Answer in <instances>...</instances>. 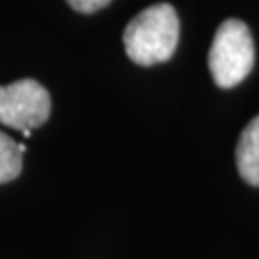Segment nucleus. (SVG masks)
Masks as SVG:
<instances>
[{
	"mask_svg": "<svg viewBox=\"0 0 259 259\" xmlns=\"http://www.w3.org/2000/svg\"><path fill=\"white\" fill-rule=\"evenodd\" d=\"M179 42V16L171 4H154L131 19L123 45L135 64L156 65L167 62Z\"/></svg>",
	"mask_w": 259,
	"mask_h": 259,
	"instance_id": "f257e3e1",
	"label": "nucleus"
},
{
	"mask_svg": "<svg viewBox=\"0 0 259 259\" xmlns=\"http://www.w3.org/2000/svg\"><path fill=\"white\" fill-rule=\"evenodd\" d=\"M255 62V48L248 25L240 19L223 21L213 37L207 64L213 81L221 89L242 83Z\"/></svg>",
	"mask_w": 259,
	"mask_h": 259,
	"instance_id": "f03ea898",
	"label": "nucleus"
},
{
	"mask_svg": "<svg viewBox=\"0 0 259 259\" xmlns=\"http://www.w3.org/2000/svg\"><path fill=\"white\" fill-rule=\"evenodd\" d=\"M50 115V94L35 79H21L0 87V123L21 131L25 137L47 123Z\"/></svg>",
	"mask_w": 259,
	"mask_h": 259,
	"instance_id": "7ed1b4c3",
	"label": "nucleus"
},
{
	"mask_svg": "<svg viewBox=\"0 0 259 259\" xmlns=\"http://www.w3.org/2000/svg\"><path fill=\"white\" fill-rule=\"evenodd\" d=\"M236 167L251 186H259V115L246 125L236 144Z\"/></svg>",
	"mask_w": 259,
	"mask_h": 259,
	"instance_id": "20e7f679",
	"label": "nucleus"
},
{
	"mask_svg": "<svg viewBox=\"0 0 259 259\" xmlns=\"http://www.w3.org/2000/svg\"><path fill=\"white\" fill-rule=\"evenodd\" d=\"M25 146L0 131V185L14 181L21 173Z\"/></svg>",
	"mask_w": 259,
	"mask_h": 259,
	"instance_id": "39448f33",
	"label": "nucleus"
},
{
	"mask_svg": "<svg viewBox=\"0 0 259 259\" xmlns=\"http://www.w3.org/2000/svg\"><path fill=\"white\" fill-rule=\"evenodd\" d=\"M111 0H67V4L81 14H93L98 10L106 8Z\"/></svg>",
	"mask_w": 259,
	"mask_h": 259,
	"instance_id": "423d86ee",
	"label": "nucleus"
}]
</instances>
